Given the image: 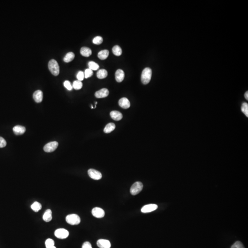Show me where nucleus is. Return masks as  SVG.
<instances>
[{
    "mask_svg": "<svg viewBox=\"0 0 248 248\" xmlns=\"http://www.w3.org/2000/svg\"><path fill=\"white\" fill-rule=\"evenodd\" d=\"M97 77L99 79H103L105 78L107 76V72L106 70L104 69H101L99 70L96 74Z\"/></svg>",
    "mask_w": 248,
    "mask_h": 248,
    "instance_id": "21",
    "label": "nucleus"
},
{
    "mask_svg": "<svg viewBox=\"0 0 248 248\" xmlns=\"http://www.w3.org/2000/svg\"><path fill=\"white\" fill-rule=\"evenodd\" d=\"M109 95V91L107 88H103L101 90L97 91L95 93V96L96 98L101 99V98H106Z\"/></svg>",
    "mask_w": 248,
    "mask_h": 248,
    "instance_id": "11",
    "label": "nucleus"
},
{
    "mask_svg": "<svg viewBox=\"0 0 248 248\" xmlns=\"http://www.w3.org/2000/svg\"><path fill=\"white\" fill-rule=\"evenodd\" d=\"M43 92L41 90H37L34 92L33 95L34 100L37 103H41L43 100Z\"/></svg>",
    "mask_w": 248,
    "mask_h": 248,
    "instance_id": "12",
    "label": "nucleus"
},
{
    "mask_svg": "<svg viewBox=\"0 0 248 248\" xmlns=\"http://www.w3.org/2000/svg\"><path fill=\"white\" fill-rule=\"evenodd\" d=\"M112 51L114 55L117 56H120L122 54V51L121 47L118 45H116L113 47Z\"/></svg>",
    "mask_w": 248,
    "mask_h": 248,
    "instance_id": "24",
    "label": "nucleus"
},
{
    "mask_svg": "<svg viewBox=\"0 0 248 248\" xmlns=\"http://www.w3.org/2000/svg\"><path fill=\"white\" fill-rule=\"evenodd\" d=\"M231 248H245L244 245H242L241 242L237 241L234 243V245L231 246Z\"/></svg>",
    "mask_w": 248,
    "mask_h": 248,
    "instance_id": "31",
    "label": "nucleus"
},
{
    "mask_svg": "<svg viewBox=\"0 0 248 248\" xmlns=\"http://www.w3.org/2000/svg\"><path fill=\"white\" fill-rule=\"evenodd\" d=\"M110 116L113 120L116 121H119L122 119L123 115L121 112L118 111H111L110 113Z\"/></svg>",
    "mask_w": 248,
    "mask_h": 248,
    "instance_id": "16",
    "label": "nucleus"
},
{
    "mask_svg": "<svg viewBox=\"0 0 248 248\" xmlns=\"http://www.w3.org/2000/svg\"><path fill=\"white\" fill-rule=\"evenodd\" d=\"M54 235L57 238L65 239L69 236V232L64 228H59L55 231Z\"/></svg>",
    "mask_w": 248,
    "mask_h": 248,
    "instance_id": "5",
    "label": "nucleus"
},
{
    "mask_svg": "<svg viewBox=\"0 0 248 248\" xmlns=\"http://www.w3.org/2000/svg\"><path fill=\"white\" fill-rule=\"evenodd\" d=\"M13 132L16 135H21L25 133L26 131L25 128L21 125H16L13 128Z\"/></svg>",
    "mask_w": 248,
    "mask_h": 248,
    "instance_id": "14",
    "label": "nucleus"
},
{
    "mask_svg": "<svg viewBox=\"0 0 248 248\" xmlns=\"http://www.w3.org/2000/svg\"><path fill=\"white\" fill-rule=\"evenodd\" d=\"M241 110L246 117H248V104L246 103H242L241 107Z\"/></svg>",
    "mask_w": 248,
    "mask_h": 248,
    "instance_id": "28",
    "label": "nucleus"
},
{
    "mask_svg": "<svg viewBox=\"0 0 248 248\" xmlns=\"http://www.w3.org/2000/svg\"><path fill=\"white\" fill-rule=\"evenodd\" d=\"M52 212L50 209H47L43 216V219L45 222H49L52 219Z\"/></svg>",
    "mask_w": 248,
    "mask_h": 248,
    "instance_id": "18",
    "label": "nucleus"
},
{
    "mask_svg": "<svg viewBox=\"0 0 248 248\" xmlns=\"http://www.w3.org/2000/svg\"><path fill=\"white\" fill-rule=\"evenodd\" d=\"M115 125L114 123H110L107 124L104 128V132L106 133H110L113 132L115 129Z\"/></svg>",
    "mask_w": 248,
    "mask_h": 248,
    "instance_id": "20",
    "label": "nucleus"
},
{
    "mask_svg": "<svg viewBox=\"0 0 248 248\" xmlns=\"http://www.w3.org/2000/svg\"><path fill=\"white\" fill-rule=\"evenodd\" d=\"M92 214L94 217L98 218H101L104 217L105 212L102 209L99 207H95L92 209Z\"/></svg>",
    "mask_w": 248,
    "mask_h": 248,
    "instance_id": "8",
    "label": "nucleus"
},
{
    "mask_svg": "<svg viewBox=\"0 0 248 248\" xmlns=\"http://www.w3.org/2000/svg\"><path fill=\"white\" fill-rule=\"evenodd\" d=\"M93 70L90 69H87V70H85V78L86 79L92 76L93 75Z\"/></svg>",
    "mask_w": 248,
    "mask_h": 248,
    "instance_id": "30",
    "label": "nucleus"
},
{
    "mask_svg": "<svg viewBox=\"0 0 248 248\" xmlns=\"http://www.w3.org/2000/svg\"><path fill=\"white\" fill-rule=\"evenodd\" d=\"M89 69H91L92 70H99V66L98 63L93 61H90L88 63Z\"/></svg>",
    "mask_w": 248,
    "mask_h": 248,
    "instance_id": "25",
    "label": "nucleus"
},
{
    "mask_svg": "<svg viewBox=\"0 0 248 248\" xmlns=\"http://www.w3.org/2000/svg\"><path fill=\"white\" fill-rule=\"evenodd\" d=\"M115 80L118 82H122L125 78V73L123 70L118 69L115 74Z\"/></svg>",
    "mask_w": 248,
    "mask_h": 248,
    "instance_id": "15",
    "label": "nucleus"
},
{
    "mask_svg": "<svg viewBox=\"0 0 248 248\" xmlns=\"http://www.w3.org/2000/svg\"><path fill=\"white\" fill-rule=\"evenodd\" d=\"M74 56H75V55H74V54L73 52H68V53H67L65 56H64V58H63V61L65 63H69V62H71L74 59Z\"/></svg>",
    "mask_w": 248,
    "mask_h": 248,
    "instance_id": "22",
    "label": "nucleus"
},
{
    "mask_svg": "<svg viewBox=\"0 0 248 248\" xmlns=\"http://www.w3.org/2000/svg\"><path fill=\"white\" fill-rule=\"evenodd\" d=\"M7 145L6 140L3 137L0 136V148L4 147Z\"/></svg>",
    "mask_w": 248,
    "mask_h": 248,
    "instance_id": "34",
    "label": "nucleus"
},
{
    "mask_svg": "<svg viewBox=\"0 0 248 248\" xmlns=\"http://www.w3.org/2000/svg\"><path fill=\"white\" fill-rule=\"evenodd\" d=\"M63 85H64V87L69 91H71L73 89V87L71 85V83L69 81H65L63 83Z\"/></svg>",
    "mask_w": 248,
    "mask_h": 248,
    "instance_id": "32",
    "label": "nucleus"
},
{
    "mask_svg": "<svg viewBox=\"0 0 248 248\" xmlns=\"http://www.w3.org/2000/svg\"><path fill=\"white\" fill-rule=\"evenodd\" d=\"M80 52L81 55L85 57H88L92 54V51L87 47H82L81 49Z\"/></svg>",
    "mask_w": 248,
    "mask_h": 248,
    "instance_id": "17",
    "label": "nucleus"
},
{
    "mask_svg": "<svg viewBox=\"0 0 248 248\" xmlns=\"http://www.w3.org/2000/svg\"><path fill=\"white\" fill-rule=\"evenodd\" d=\"M157 208V205L155 204H149L144 205L141 209V211L144 213L151 212L155 211Z\"/></svg>",
    "mask_w": 248,
    "mask_h": 248,
    "instance_id": "9",
    "label": "nucleus"
},
{
    "mask_svg": "<svg viewBox=\"0 0 248 248\" xmlns=\"http://www.w3.org/2000/svg\"><path fill=\"white\" fill-rule=\"evenodd\" d=\"M109 55V51L107 50H103L100 51L98 53V57L101 60H105Z\"/></svg>",
    "mask_w": 248,
    "mask_h": 248,
    "instance_id": "19",
    "label": "nucleus"
},
{
    "mask_svg": "<svg viewBox=\"0 0 248 248\" xmlns=\"http://www.w3.org/2000/svg\"><path fill=\"white\" fill-rule=\"evenodd\" d=\"M31 208L34 211L37 212L41 209L42 205H41V204H40L38 202H34V203L31 205Z\"/></svg>",
    "mask_w": 248,
    "mask_h": 248,
    "instance_id": "23",
    "label": "nucleus"
},
{
    "mask_svg": "<svg viewBox=\"0 0 248 248\" xmlns=\"http://www.w3.org/2000/svg\"><path fill=\"white\" fill-rule=\"evenodd\" d=\"M58 145H59V143L58 142L56 141L50 142L45 145L43 149L45 152L47 153H51L54 151L56 149V148L58 147Z\"/></svg>",
    "mask_w": 248,
    "mask_h": 248,
    "instance_id": "6",
    "label": "nucleus"
},
{
    "mask_svg": "<svg viewBox=\"0 0 248 248\" xmlns=\"http://www.w3.org/2000/svg\"><path fill=\"white\" fill-rule=\"evenodd\" d=\"M82 248H92V245L89 242H85L82 245Z\"/></svg>",
    "mask_w": 248,
    "mask_h": 248,
    "instance_id": "35",
    "label": "nucleus"
},
{
    "mask_svg": "<svg viewBox=\"0 0 248 248\" xmlns=\"http://www.w3.org/2000/svg\"><path fill=\"white\" fill-rule=\"evenodd\" d=\"M118 104L120 107L124 109H128L131 106L130 101L126 98L120 99V100L118 101Z\"/></svg>",
    "mask_w": 248,
    "mask_h": 248,
    "instance_id": "13",
    "label": "nucleus"
},
{
    "mask_svg": "<svg viewBox=\"0 0 248 248\" xmlns=\"http://www.w3.org/2000/svg\"><path fill=\"white\" fill-rule=\"evenodd\" d=\"M88 174L89 176L92 179L99 180L102 178V175L101 172L96 169H90L88 171Z\"/></svg>",
    "mask_w": 248,
    "mask_h": 248,
    "instance_id": "7",
    "label": "nucleus"
},
{
    "mask_svg": "<svg viewBox=\"0 0 248 248\" xmlns=\"http://www.w3.org/2000/svg\"><path fill=\"white\" fill-rule=\"evenodd\" d=\"M152 70L149 68H146L143 70L141 75V81L144 85L147 84L152 77Z\"/></svg>",
    "mask_w": 248,
    "mask_h": 248,
    "instance_id": "1",
    "label": "nucleus"
},
{
    "mask_svg": "<svg viewBox=\"0 0 248 248\" xmlns=\"http://www.w3.org/2000/svg\"><path fill=\"white\" fill-rule=\"evenodd\" d=\"M76 77L78 81H81L84 80L85 78L84 73L82 71H79L77 74Z\"/></svg>",
    "mask_w": 248,
    "mask_h": 248,
    "instance_id": "33",
    "label": "nucleus"
},
{
    "mask_svg": "<svg viewBox=\"0 0 248 248\" xmlns=\"http://www.w3.org/2000/svg\"><path fill=\"white\" fill-rule=\"evenodd\" d=\"M96 244L99 248H110L111 246L110 241L106 239H99L96 242Z\"/></svg>",
    "mask_w": 248,
    "mask_h": 248,
    "instance_id": "10",
    "label": "nucleus"
},
{
    "mask_svg": "<svg viewBox=\"0 0 248 248\" xmlns=\"http://www.w3.org/2000/svg\"><path fill=\"white\" fill-rule=\"evenodd\" d=\"M82 86H83V84L81 81L77 80L74 81L72 87L75 90H78L81 89L82 87Z\"/></svg>",
    "mask_w": 248,
    "mask_h": 248,
    "instance_id": "26",
    "label": "nucleus"
},
{
    "mask_svg": "<svg viewBox=\"0 0 248 248\" xmlns=\"http://www.w3.org/2000/svg\"><path fill=\"white\" fill-rule=\"evenodd\" d=\"M245 99H246L247 100H248V91H247V92H245Z\"/></svg>",
    "mask_w": 248,
    "mask_h": 248,
    "instance_id": "36",
    "label": "nucleus"
},
{
    "mask_svg": "<svg viewBox=\"0 0 248 248\" xmlns=\"http://www.w3.org/2000/svg\"><path fill=\"white\" fill-rule=\"evenodd\" d=\"M103 41V38L102 37H100V36L95 37L93 39V41H92L93 43L96 45L101 44L102 43Z\"/></svg>",
    "mask_w": 248,
    "mask_h": 248,
    "instance_id": "29",
    "label": "nucleus"
},
{
    "mask_svg": "<svg viewBox=\"0 0 248 248\" xmlns=\"http://www.w3.org/2000/svg\"><path fill=\"white\" fill-rule=\"evenodd\" d=\"M66 221L70 225H78L81 223V218L76 214H70L66 217Z\"/></svg>",
    "mask_w": 248,
    "mask_h": 248,
    "instance_id": "3",
    "label": "nucleus"
},
{
    "mask_svg": "<svg viewBox=\"0 0 248 248\" xmlns=\"http://www.w3.org/2000/svg\"><path fill=\"white\" fill-rule=\"evenodd\" d=\"M56 248V247L55 246H52V247H51V248Z\"/></svg>",
    "mask_w": 248,
    "mask_h": 248,
    "instance_id": "37",
    "label": "nucleus"
},
{
    "mask_svg": "<svg viewBox=\"0 0 248 248\" xmlns=\"http://www.w3.org/2000/svg\"><path fill=\"white\" fill-rule=\"evenodd\" d=\"M55 242L53 239L48 238L45 242V245L46 248H49L54 246Z\"/></svg>",
    "mask_w": 248,
    "mask_h": 248,
    "instance_id": "27",
    "label": "nucleus"
},
{
    "mask_svg": "<svg viewBox=\"0 0 248 248\" xmlns=\"http://www.w3.org/2000/svg\"><path fill=\"white\" fill-rule=\"evenodd\" d=\"M143 188V184L141 182H137L132 185L130 189V193L132 195H136L141 192Z\"/></svg>",
    "mask_w": 248,
    "mask_h": 248,
    "instance_id": "4",
    "label": "nucleus"
},
{
    "mask_svg": "<svg viewBox=\"0 0 248 248\" xmlns=\"http://www.w3.org/2000/svg\"><path fill=\"white\" fill-rule=\"evenodd\" d=\"M48 69L51 73L54 76H58L59 74V66L57 61L52 59L48 63Z\"/></svg>",
    "mask_w": 248,
    "mask_h": 248,
    "instance_id": "2",
    "label": "nucleus"
}]
</instances>
